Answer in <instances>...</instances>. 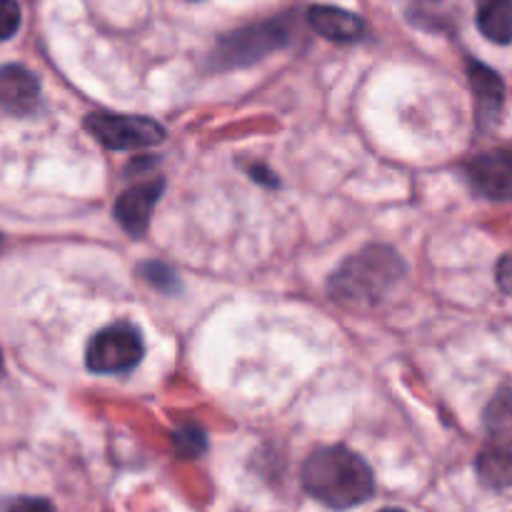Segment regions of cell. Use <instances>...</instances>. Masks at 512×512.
<instances>
[{
    "instance_id": "9c48e42d",
    "label": "cell",
    "mask_w": 512,
    "mask_h": 512,
    "mask_svg": "<svg viewBox=\"0 0 512 512\" xmlns=\"http://www.w3.org/2000/svg\"><path fill=\"white\" fill-rule=\"evenodd\" d=\"M40 103V80L25 65L8 63L0 65V108L10 115L35 113Z\"/></svg>"
},
{
    "instance_id": "5bb4252c",
    "label": "cell",
    "mask_w": 512,
    "mask_h": 512,
    "mask_svg": "<svg viewBox=\"0 0 512 512\" xmlns=\"http://www.w3.org/2000/svg\"><path fill=\"white\" fill-rule=\"evenodd\" d=\"M170 448L180 460H195L208 450V435L198 423H185L170 433Z\"/></svg>"
},
{
    "instance_id": "2e32d148",
    "label": "cell",
    "mask_w": 512,
    "mask_h": 512,
    "mask_svg": "<svg viewBox=\"0 0 512 512\" xmlns=\"http://www.w3.org/2000/svg\"><path fill=\"white\" fill-rule=\"evenodd\" d=\"M20 28V5L15 0H0V43L13 38Z\"/></svg>"
},
{
    "instance_id": "ffe728a7",
    "label": "cell",
    "mask_w": 512,
    "mask_h": 512,
    "mask_svg": "<svg viewBox=\"0 0 512 512\" xmlns=\"http://www.w3.org/2000/svg\"><path fill=\"white\" fill-rule=\"evenodd\" d=\"M5 375V365H3V355H0V380H3Z\"/></svg>"
},
{
    "instance_id": "9a60e30c",
    "label": "cell",
    "mask_w": 512,
    "mask_h": 512,
    "mask_svg": "<svg viewBox=\"0 0 512 512\" xmlns=\"http://www.w3.org/2000/svg\"><path fill=\"white\" fill-rule=\"evenodd\" d=\"M138 273L150 288H155L158 293L175 295L180 293V278L175 273V268H170L168 263H160V260H148V263L138 265Z\"/></svg>"
},
{
    "instance_id": "8992f818",
    "label": "cell",
    "mask_w": 512,
    "mask_h": 512,
    "mask_svg": "<svg viewBox=\"0 0 512 512\" xmlns=\"http://www.w3.org/2000/svg\"><path fill=\"white\" fill-rule=\"evenodd\" d=\"M465 178L470 188L485 200H512V150L495 148L475 155L465 165Z\"/></svg>"
},
{
    "instance_id": "ac0fdd59",
    "label": "cell",
    "mask_w": 512,
    "mask_h": 512,
    "mask_svg": "<svg viewBox=\"0 0 512 512\" xmlns=\"http://www.w3.org/2000/svg\"><path fill=\"white\" fill-rule=\"evenodd\" d=\"M495 278H498V288L503 290L505 295H512V253L500 258L498 270H495Z\"/></svg>"
},
{
    "instance_id": "d6986e66",
    "label": "cell",
    "mask_w": 512,
    "mask_h": 512,
    "mask_svg": "<svg viewBox=\"0 0 512 512\" xmlns=\"http://www.w3.org/2000/svg\"><path fill=\"white\" fill-rule=\"evenodd\" d=\"M248 173H250V178L255 180V183L265 185V188H278V185H280V180H278V175H275V170H270L268 165H263V163L250 165Z\"/></svg>"
},
{
    "instance_id": "3957f363",
    "label": "cell",
    "mask_w": 512,
    "mask_h": 512,
    "mask_svg": "<svg viewBox=\"0 0 512 512\" xmlns=\"http://www.w3.org/2000/svg\"><path fill=\"white\" fill-rule=\"evenodd\" d=\"M290 40H293V20H290V15L245 25V28L233 30V33L220 38L213 55H210V65L215 70L245 68V65L258 63L265 55L285 48Z\"/></svg>"
},
{
    "instance_id": "277c9868",
    "label": "cell",
    "mask_w": 512,
    "mask_h": 512,
    "mask_svg": "<svg viewBox=\"0 0 512 512\" xmlns=\"http://www.w3.org/2000/svg\"><path fill=\"white\" fill-rule=\"evenodd\" d=\"M145 355V340L138 325L128 320L105 325L85 348V368L95 375H120L138 368Z\"/></svg>"
},
{
    "instance_id": "30bf717a",
    "label": "cell",
    "mask_w": 512,
    "mask_h": 512,
    "mask_svg": "<svg viewBox=\"0 0 512 512\" xmlns=\"http://www.w3.org/2000/svg\"><path fill=\"white\" fill-rule=\"evenodd\" d=\"M308 23L315 33L338 43H355L365 35V20L360 15L333 5H313L308 10Z\"/></svg>"
},
{
    "instance_id": "ba28073f",
    "label": "cell",
    "mask_w": 512,
    "mask_h": 512,
    "mask_svg": "<svg viewBox=\"0 0 512 512\" xmlns=\"http://www.w3.org/2000/svg\"><path fill=\"white\" fill-rule=\"evenodd\" d=\"M470 88L475 95V123L480 130H493L500 123L505 105V83L493 68L478 60H468Z\"/></svg>"
},
{
    "instance_id": "52a82bcc",
    "label": "cell",
    "mask_w": 512,
    "mask_h": 512,
    "mask_svg": "<svg viewBox=\"0 0 512 512\" xmlns=\"http://www.w3.org/2000/svg\"><path fill=\"white\" fill-rule=\"evenodd\" d=\"M165 190V180H148V183H138L133 188L123 190L120 198L115 200L113 215L120 223V228L130 235V238H143L150 228V215L158 205L160 195Z\"/></svg>"
},
{
    "instance_id": "7c38bea8",
    "label": "cell",
    "mask_w": 512,
    "mask_h": 512,
    "mask_svg": "<svg viewBox=\"0 0 512 512\" xmlns=\"http://www.w3.org/2000/svg\"><path fill=\"white\" fill-rule=\"evenodd\" d=\"M478 28L490 43H512V0H478Z\"/></svg>"
},
{
    "instance_id": "e0dca14e",
    "label": "cell",
    "mask_w": 512,
    "mask_h": 512,
    "mask_svg": "<svg viewBox=\"0 0 512 512\" xmlns=\"http://www.w3.org/2000/svg\"><path fill=\"white\" fill-rule=\"evenodd\" d=\"M5 512H55V508L45 498H18L8 505Z\"/></svg>"
},
{
    "instance_id": "7a4b0ae2",
    "label": "cell",
    "mask_w": 512,
    "mask_h": 512,
    "mask_svg": "<svg viewBox=\"0 0 512 512\" xmlns=\"http://www.w3.org/2000/svg\"><path fill=\"white\" fill-rule=\"evenodd\" d=\"M405 278V263L390 245H368L350 255L328 280L330 298L345 305H378Z\"/></svg>"
},
{
    "instance_id": "6da1fadb",
    "label": "cell",
    "mask_w": 512,
    "mask_h": 512,
    "mask_svg": "<svg viewBox=\"0 0 512 512\" xmlns=\"http://www.w3.org/2000/svg\"><path fill=\"white\" fill-rule=\"evenodd\" d=\"M300 483L310 498L333 510H350L375 495L373 470L345 445L313 450L300 470Z\"/></svg>"
},
{
    "instance_id": "44dd1931",
    "label": "cell",
    "mask_w": 512,
    "mask_h": 512,
    "mask_svg": "<svg viewBox=\"0 0 512 512\" xmlns=\"http://www.w3.org/2000/svg\"><path fill=\"white\" fill-rule=\"evenodd\" d=\"M380 512H405V510H400V508H385V510H380Z\"/></svg>"
},
{
    "instance_id": "8fae6325",
    "label": "cell",
    "mask_w": 512,
    "mask_h": 512,
    "mask_svg": "<svg viewBox=\"0 0 512 512\" xmlns=\"http://www.w3.org/2000/svg\"><path fill=\"white\" fill-rule=\"evenodd\" d=\"M475 473L490 490L512 488V450L503 445H488L475 458Z\"/></svg>"
},
{
    "instance_id": "4fadbf2b",
    "label": "cell",
    "mask_w": 512,
    "mask_h": 512,
    "mask_svg": "<svg viewBox=\"0 0 512 512\" xmlns=\"http://www.w3.org/2000/svg\"><path fill=\"white\" fill-rule=\"evenodd\" d=\"M483 423L493 445L512 448V388H503L495 393L483 413Z\"/></svg>"
},
{
    "instance_id": "5b68a950",
    "label": "cell",
    "mask_w": 512,
    "mask_h": 512,
    "mask_svg": "<svg viewBox=\"0 0 512 512\" xmlns=\"http://www.w3.org/2000/svg\"><path fill=\"white\" fill-rule=\"evenodd\" d=\"M85 130L108 150H143L163 143L165 128L145 115H125L95 110L85 115Z\"/></svg>"
}]
</instances>
